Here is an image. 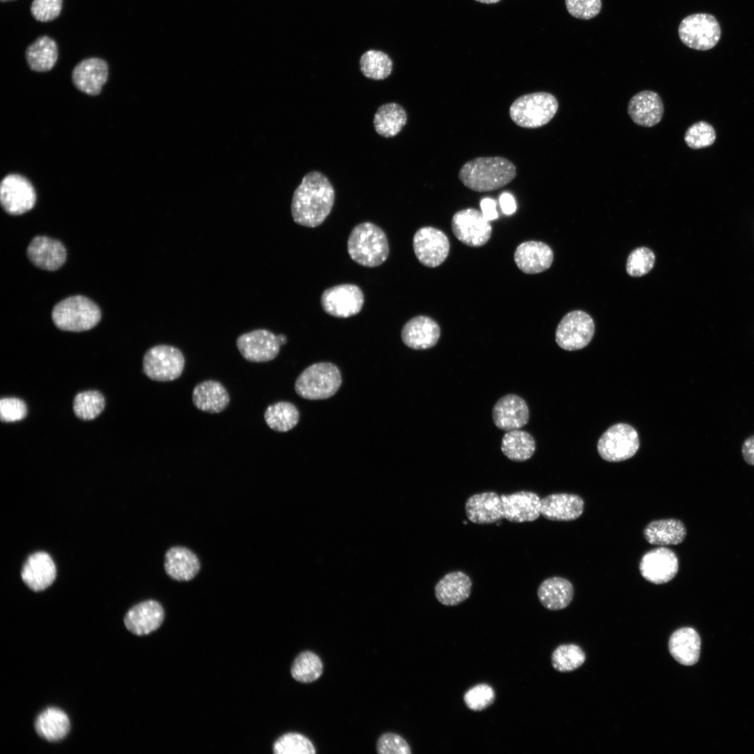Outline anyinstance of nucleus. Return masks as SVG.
I'll return each instance as SVG.
<instances>
[{
	"mask_svg": "<svg viewBox=\"0 0 754 754\" xmlns=\"http://www.w3.org/2000/svg\"><path fill=\"white\" fill-rule=\"evenodd\" d=\"M741 452L746 462L754 466V435L745 440L741 447Z\"/></svg>",
	"mask_w": 754,
	"mask_h": 754,
	"instance_id": "53",
	"label": "nucleus"
},
{
	"mask_svg": "<svg viewBox=\"0 0 754 754\" xmlns=\"http://www.w3.org/2000/svg\"><path fill=\"white\" fill-rule=\"evenodd\" d=\"M452 230L464 244L479 247L491 237L492 228L489 221L476 209L468 208L457 212L452 219Z\"/></svg>",
	"mask_w": 754,
	"mask_h": 754,
	"instance_id": "12",
	"label": "nucleus"
},
{
	"mask_svg": "<svg viewBox=\"0 0 754 754\" xmlns=\"http://www.w3.org/2000/svg\"><path fill=\"white\" fill-rule=\"evenodd\" d=\"M1 1H3V2H6V1H13V0H1Z\"/></svg>",
	"mask_w": 754,
	"mask_h": 754,
	"instance_id": "55",
	"label": "nucleus"
},
{
	"mask_svg": "<svg viewBox=\"0 0 754 754\" xmlns=\"http://www.w3.org/2000/svg\"><path fill=\"white\" fill-rule=\"evenodd\" d=\"M323 670V663L320 658L311 651H304L295 659L291 674L297 681L311 683L321 676Z\"/></svg>",
	"mask_w": 754,
	"mask_h": 754,
	"instance_id": "40",
	"label": "nucleus"
},
{
	"mask_svg": "<svg viewBox=\"0 0 754 754\" xmlns=\"http://www.w3.org/2000/svg\"><path fill=\"white\" fill-rule=\"evenodd\" d=\"M639 568L646 580L655 584H662L671 581L676 576L679 561L671 549L657 547L643 555Z\"/></svg>",
	"mask_w": 754,
	"mask_h": 754,
	"instance_id": "16",
	"label": "nucleus"
},
{
	"mask_svg": "<svg viewBox=\"0 0 754 754\" xmlns=\"http://www.w3.org/2000/svg\"><path fill=\"white\" fill-rule=\"evenodd\" d=\"M27 414L25 403L16 397H4L0 400V418L2 422H13L22 420Z\"/></svg>",
	"mask_w": 754,
	"mask_h": 754,
	"instance_id": "47",
	"label": "nucleus"
},
{
	"mask_svg": "<svg viewBox=\"0 0 754 754\" xmlns=\"http://www.w3.org/2000/svg\"><path fill=\"white\" fill-rule=\"evenodd\" d=\"M27 256L36 267L49 271L61 267L66 258V251L61 242L46 236H36L29 243Z\"/></svg>",
	"mask_w": 754,
	"mask_h": 754,
	"instance_id": "22",
	"label": "nucleus"
},
{
	"mask_svg": "<svg viewBox=\"0 0 754 754\" xmlns=\"http://www.w3.org/2000/svg\"><path fill=\"white\" fill-rule=\"evenodd\" d=\"M559 103L556 97L545 91L522 95L510 105L509 114L517 126L536 128L549 123L556 114Z\"/></svg>",
	"mask_w": 754,
	"mask_h": 754,
	"instance_id": "4",
	"label": "nucleus"
},
{
	"mask_svg": "<svg viewBox=\"0 0 754 754\" xmlns=\"http://www.w3.org/2000/svg\"><path fill=\"white\" fill-rule=\"evenodd\" d=\"M36 200L31 183L18 174L6 175L0 186V201L3 209L12 215H20L31 210Z\"/></svg>",
	"mask_w": 754,
	"mask_h": 754,
	"instance_id": "13",
	"label": "nucleus"
},
{
	"mask_svg": "<svg viewBox=\"0 0 754 754\" xmlns=\"http://www.w3.org/2000/svg\"><path fill=\"white\" fill-rule=\"evenodd\" d=\"M475 1L481 2V3H495L498 2L500 0H475Z\"/></svg>",
	"mask_w": 754,
	"mask_h": 754,
	"instance_id": "54",
	"label": "nucleus"
},
{
	"mask_svg": "<svg viewBox=\"0 0 754 754\" xmlns=\"http://www.w3.org/2000/svg\"><path fill=\"white\" fill-rule=\"evenodd\" d=\"M640 447L635 429L626 423L611 426L600 436L597 449L600 456L609 462L622 461L631 458Z\"/></svg>",
	"mask_w": 754,
	"mask_h": 754,
	"instance_id": "8",
	"label": "nucleus"
},
{
	"mask_svg": "<svg viewBox=\"0 0 754 754\" xmlns=\"http://www.w3.org/2000/svg\"><path fill=\"white\" fill-rule=\"evenodd\" d=\"M300 413L296 406L288 401H279L267 406L264 419L268 427L276 431L285 432L298 423Z\"/></svg>",
	"mask_w": 754,
	"mask_h": 754,
	"instance_id": "38",
	"label": "nucleus"
},
{
	"mask_svg": "<svg viewBox=\"0 0 754 754\" xmlns=\"http://www.w3.org/2000/svg\"><path fill=\"white\" fill-rule=\"evenodd\" d=\"M501 449L509 459L521 462L533 456L535 450V442L528 432L519 429H515L504 434Z\"/></svg>",
	"mask_w": 754,
	"mask_h": 754,
	"instance_id": "37",
	"label": "nucleus"
},
{
	"mask_svg": "<svg viewBox=\"0 0 754 754\" xmlns=\"http://www.w3.org/2000/svg\"><path fill=\"white\" fill-rule=\"evenodd\" d=\"M499 202L503 212L511 215L516 211V203L513 196L508 193H503L499 198Z\"/></svg>",
	"mask_w": 754,
	"mask_h": 754,
	"instance_id": "52",
	"label": "nucleus"
},
{
	"mask_svg": "<svg viewBox=\"0 0 754 754\" xmlns=\"http://www.w3.org/2000/svg\"><path fill=\"white\" fill-rule=\"evenodd\" d=\"M495 425L503 431L519 429L529 420V411L526 401L519 396L509 394L500 398L492 408Z\"/></svg>",
	"mask_w": 754,
	"mask_h": 754,
	"instance_id": "17",
	"label": "nucleus"
},
{
	"mask_svg": "<svg viewBox=\"0 0 754 754\" xmlns=\"http://www.w3.org/2000/svg\"><path fill=\"white\" fill-rule=\"evenodd\" d=\"M595 332L592 318L586 312L575 310L568 313L559 323L555 339L558 346L566 350H577L586 346Z\"/></svg>",
	"mask_w": 754,
	"mask_h": 754,
	"instance_id": "10",
	"label": "nucleus"
},
{
	"mask_svg": "<svg viewBox=\"0 0 754 754\" xmlns=\"http://www.w3.org/2000/svg\"><path fill=\"white\" fill-rule=\"evenodd\" d=\"M467 518L473 523L487 524L504 519L501 496L494 491H485L471 496L465 504Z\"/></svg>",
	"mask_w": 754,
	"mask_h": 754,
	"instance_id": "24",
	"label": "nucleus"
},
{
	"mask_svg": "<svg viewBox=\"0 0 754 754\" xmlns=\"http://www.w3.org/2000/svg\"><path fill=\"white\" fill-rule=\"evenodd\" d=\"M377 751L381 754L411 753V748L404 739L394 733H385L378 739Z\"/></svg>",
	"mask_w": 754,
	"mask_h": 754,
	"instance_id": "50",
	"label": "nucleus"
},
{
	"mask_svg": "<svg viewBox=\"0 0 754 754\" xmlns=\"http://www.w3.org/2000/svg\"><path fill=\"white\" fill-rule=\"evenodd\" d=\"M99 307L89 298L82 295L68 297L53 308L52 320L59 329L82 332L95 327L100 321Z\"/></svg>",
	"mask_w": 754,
	"mask_h": 754,
	"instance_id": "5",
	"label": "nucleus"
},
{
	"mask_svg": "<svg viewBox=\"0 0 754 754\" xmlns=\"http://www.w3.org/2000/svg\"><path fill=\"white\" fill-rule=\"evenodd\" d=\"M573 587L566 579L552 577L545 579L538 589L540 603L549 610L566 607L573 598Z\"/></svg>",
	"mask_w": 754,
	"mask_h": 754,
	"instance_id": "32",
	"label": "nucleus"
},
{
	"mask_svg": "<svg viewBox=\"0 0 754 754\" xmlns=\"http://www.w3.org/2000/svg\"><path fill=\"white\" fill-rule=\"evenodd\" d=\"M347 248L351 259L364 267H377L383 264L389 255L385 233L370 222L361 223L352 230Z\"/></svg>",
	"mask_w": 754,
	"mask_h": 754,
	"instance_id": "3",
	"label": "nucleus"
},
{
	"mask_svg": "<svg viewBox=\"0 0 754 754\" xmlns=\"http://www.w3.org/2000/svg\"><path fill=\"white\" fill-rule=\"evenodd\" d=\"M472 581L461 571L445 575L436 584L435 596L443 605L454 606L466 600L471 594Z\"/></svg>",
	"mask_w": 754,
	"mask_h": 754,
	"instance_id": "28",
	"label": "nucleus"
},
{
	"mask_svg": "<svg viewBox=\"0 0 754 754\" xmlns=\"http://www.w3.org/2000/svg\"><path fill=\"white\" fill-rule=\"evenodd\" d=\"M495 697V692L491 686L480 683L473 686L465 693L464 701L469 709L478 711L491 706Z\"/></svg>",
	"mask_w": 754,
	"mask_h": 754,
	"instance_id": "45",
	"label": "nucleus"
},
{
	"mask_svg": "<svg viewBox=\"0 0 754 754\" xmlns=\"http://www.w3.org/2000/svg\"><path fill=\"white\" fill-rule=\"evenodd\" d=\"M568 13L573 17L581 20H589L596 16L600 11V0H565Z\"/></svg>",
	"mask_w": 754,
	"mask_h": 754,
	"instance_id": "48",
	"label": "nucleus"
},
{
	"mask_svg": "<svg viewBox=\"0 0 754 754\" xmlns=\"http://www.w3.org/2000/svg\"><path fill=\"white\" fill-rule=\"evenodd\" d=\"M323 309L337 318L357 314L364 304V295L356 285L340 284L325 290L320 298Z\"/></svg>",
	"mask_w": 754,
	"mask_h": 754,
	"instance_id": "14",
	"label": "nucleus"
},
{
	"mask_svg": "<svg viewBox=\"0 0 754 754\" xmlns=\"http://www.w3.org/2000/svg\"><path fill=\"white\" fill-rule=\"evenodd\" d=\"M646 540L656 545H670L681 543L686 535L683 523L676 519L654 520L643 531Z\"/></svg>",
	"mask_w": 754,
	"mask_h": 754,
	"instance_id": "33",
	"label": "nucleus"
},
{
	"mask_svg": "<svg viewBox=\"0 0 754 754\" xmlns=\"http://www.w3.org/2000/svg\"><path fill=\"white\" fill-rule=\"evenodd\" d=\"M287 342L283 334L276 335L265 329H259L240 335L236 345L242 356L252 362H265L274 360L280 346Z\"/></svg>",
	"mask_w": 754,
	"mask_h": 754,
	"instance_id": "11",
	"label": "nucleus"
},
{
	"mask_svg": "<svg viewBox=\"0 0 754 754\" xmlns=\"http://www.w3.org/2000/svg\"><path fill=\"white\" fill-rule=\"evenodd\" d=\"M341 385V373L337 366L330 362L313 364L297 377L295 390L302 398L309 400L325 399L333 396Z\"/></svg>",
	"mask_w": 754,
	"mask_h": 754,
	"instance_id": "6",
	"label": "nucleus"
},
{
	"mask_svg": "<svg viewBox=\"0 0 754 754\" xmlns=\"http://www.w3.org/2000/svg\"><path fill=\"white\" fill-rule=\"evenodd\" d=\"M441 336L438 324L427 316H417L403 327L401 339L405 345L415 350H426L434 346Z\"/></svg>",
	"mask_w": 754,
	"mask_h": 754,
	"instance_id": "20",
	"label": "nucleus"
},
{
	"mask_svg": "<svg viewBox=\"0 0 754 754\" xmlns=\"http://www.w3.org/2000/svg\"><path fill=\"white\" fill-rule=\"evenodd\" d=\"M517 176L512 162L502 156L477 157L466 162L458 177L468 188L487 192L501 188Z\"/></svg>",
	"mask_w": 754,
	"mask_h": 754,
	"instance_id": "2",
	"label": "nucleus"
},
{
	"mask_svg": "<svg viewBox=\"0 0 754 754\" xmlns=\"http://www.w3.org/2000/svg\"><path fill=\"white\" fill-rule=\"evenodd\" d=\"M360 68L362 73L369 79L384 80L392 73V61L385 52L370 50L361 56Z\"/></svg>",
	"mask_w": 754,
	"mask_h": 754,
	"instance_id": "39",
	"label": "nucleus"
},
{
	"mask_svg": "<svg viewBox=\"0 0 754 754\" xmlns=\"http://www.w3.org/2000/svg\"><path fill=\"white\" fill-rule=\"evenodd\" d=\"M61 8L62 0H34L31 13L36 20L48 22L59 15Z\"/></svg>",
	"mask_w": 754,
	"mask_h": 754,
	"instance_id": "49",
	"label": "nucleus"
},
{
	"mask_svg": "<svg viewBox=\"0 0 754 754\" xmlns=\"http://www.w3.org/2000/svg\"><path fill=\"white\" fill-rule=\"evenodd\" d=\"M679 36L686 46L697 50L713 48L720 38V27L713 15L696 13L686 17L680 23Z\"/></svg>",
	"mask_w": 754,
	"mask_h": 754,
	"instance_id": "9",
	"label": "nucleus"
},
{
	"mask_svg": "<svg viewBox=\"0 0 754 754\" xmlns=\"http://www.w3.org/2000/svg\"><path fill=\"white\" fill-rule=\"evenodd\" d=\"M501 497L504 519L510 522H533L541 515V499L534 492L520 491Z\"/></svg>",
	"mask_w": 754,
	"mask_h": 754,
	"instance_id": "19",
	"label": "nucleus"
},
{
	"mask_svg": "<svg viewBox=\"0 0 754 754\" xmlns=\"http://www.w3.org/2000/svg\"><path fill=\"white\" fill-rule=\"evenodd\" d=\"M584 510V501L572 494H552L541 499V515L552 521H571Z\"/></svg>",
	"mask_w": 754,
	"mask_h": 754,
	"instance_id": "27",
	"label": "nucleus"
},
{
	"mask_svg": "<svg viewBox=\"0 0 754 754\" xmlns=\"http://www.w3.org/2000/svg\"><path fill=\"white\" fill-rule=\"evenodd\" d=\"M164 567L167 574L177 581L192 579L199 572L200 563L197 556L183 547H174L165 556Z\"/></svg>",
	"mask_w": 754,
	"mask_h": 754,
	"instance_id": "31",
	"label": "nucleus"
},
{
	"mask_svg": "<svg viewBox=\"0 0 754 754\" xmlns=\"http://www.w3.org/2000/svg\"><path fill=\"white\" fill-rule=\"evenodd\" d=\"M716 139L714 128L704 121L697 122L686 131L684 140L687 145L694 149L712 145Z\"/></svg>",
	"mask_w": 754,
	"mask_h": 754,
	"instance_id": "46",
	"label": "nucleus"
},
{
	"mask_svg": "<svg viewBox=\"0 0 754 754\" xmlns=\"http://www.w3.org/2000/svg\"><path fill=\"white\" fill-rule=\"evenodd\" d=\"M407 113L397 103H387L380 106L374 118V128L378 134L385 138L397 135L407 122Z\"/></svg>",
	"mask_w": 754,
	"mask_h": 754,
	"instance_id": "35",
	"label": "nucleus"
},
{
	"mask_svg": "<svg viewBox=\"0 0 754 754\" xmlns=\"http://www.w3.org/2000/svg\"><path fill=\"white\" fill-rule=\"evenodd\" d=\"M108 77V66L101 58L82 60L73 68L72 80L77 89L88 95H98Z\"/></svg>",
	"mask_w": 754,
	"mask_h": 754,
	"instance_id": "18",
	"label": "nucleus"
},
{
	"mask_svg": "<svg viewBox=\"0 0 754 754\" xmlns=\"http://www.w3.org/2000/svg\"><path fill=\"white\" fill-rule=\"evenodd\" d=\"M655 258V254L648 247L641 246L634 249L627 259V273L635 277L645 275L653 267Z\"/></svg>",
	"mask_w": 754,
	"mask_h": 754,
	"instance_id": "44",
	"label": "nucleus"
},
{
	"mask_svg": "<svg viewBox=\"0 0 754 754\" xmlns=\"http://www.w3.org/2000/svg\"><path fill=\"white\" fill-rule=\"evenodd\" d=\"M163 619L164 611L161 604L149 600L131 608L124 617V623L132 633L144 635L158 628Z\"/></svg>",
	"mask_w": 754,
	"mask_h": 754,
	"instance_id": "23",
	"label": "nucleus"
},
{
	"mask_svg": "<svg viewBox=\"0 0 754 754\" xmlns=\"http://www.w3.org/2000/svg\"><path fill=\"white\" fill-rule=\"evenodd\" d=\"M518 268L526 274H538L550 267L554 253L547 244L539 241H526L520 244L514 254Z\"/></svg>",
	"mask_w": 754,
	"mask_h": 754,
	"instance_id": "25",
	"label": "nucleus"
},
{
	"mask_svg": "<svg viewBox=\"0 0 754 754\" xmlns=\"http://www.w3.org/2000/svg\"><path fill=\"white\" fill-rule=\"evenodd\" d=\"M664 107L659 95L653 91L645 90L634 95L628 105V113L637 125L652 127L663 117Z\"/></svg>",
	"mask_w": 754,
	"mask_h": 754,
	"instance_id": "26",
	"label": "nucleus"
},
{
	"mask_svg": "<svg viewBox=\"0 0 754 754\" xmlns=\"http://www.w3.org/2000/svg\"><path fill=\"white\" fill-rule=\"evenodd\" d=\"M334 198V187L325 175L318 171L306 174L293 195L294 221L309 228L320 226L330 214Z\"/></svg>",
	"mask_w": 754,
	"mask_h": 754,
	"instance_id": "1",
	"label": "nucleus"
},
{
	"mask_svg": "<svg viewBox=\"0 0 754 754\" xmlns=\"http://www.w3.org/2000/svg\"><path fill=\"white\" fill-rule=\"evenodd\" d=\"M273 751L276 754H314L315 748L305 736L295 732L286 733L274 744Z\"/></svg>",
	"mask_w": 754,
	"mask_h": 754,
	"instance_id": "43",
	"label": "nucleus"
},
{
	"mask_svg": "<svg viewBox=\"0 0 754 754\" xmlns=\"http://www.w3.org/2000/svg\"><path fill=\"white\" fill-rule=\"evenodd\" d=\"M585 660L584 651L574 644L560 645L552 654V665L561 672L575 670L582 666Z\"/></svg>",
	"mask_w": 754,
	"mask_h": 754,
	"instance_id": "41",
	"label": "nucleus"
},
{
	"mask_svg": "<svg viewBox=\"0 0 754 754\" xmlns=\"http://www.w3.org/2000/svg\"><path fill=\"white\" fill-rule=\"evenodd\" d=\"M185 359L182 351L172 346L158 345L144 355L143 371L150 379L160 382L175 380L182 375Z\"/></svg>",
	"mask_w": 754,
	"mask_h": 754,
	"instance_id": "7",
	"label": "nucleus"
},
{
	"mask_svg": "<svg viewBox=\"0 0 754 754\" xmlns=\"http://www.w3.org/2000/svg\"><path fill=\"white\" fill-rule=\"evenodd\" d=\"M192 400L198 410L209 413H219L228 406L230 397L221 383L207 380L195 385L192 393Z\"/></svg>",
	"mask_w": 754,
	"mask_h": 754,
	"instance_id": "29",
	"label": "nucleus"
},
{
	"mask_svg": "<svg viewBox=\"0 0 754 754\" xmlns=\"http://www.w3.org/2000/svg\"><path fill=\"white\" fill-rule=\"evenodd\" d=\"M701 641L692 628H681L670 637L668 649L671 656L681 665H692L699 659Z\"/></svg>",
	"mask_w": 754,
	"mask_h": 754,
	"instance_id": "30",
	"label": "nucleus"
},
{
	"mask_svg": "<svg viewBox=\"0 0 754 754\" xmlns=\"http://www.w3.org/2000/svg\"><path fill=\"white\" fill-rule=\"evenodd\" d=\"M480 208L483 216L489 221L498 218L496 202L493 199L486 198L481 200Z\"/></svg>",
	"mask_w": 754,
	"mask_h": 754,
	"instance_id": "51",
	"label": "nucleus"
},
{
	"mask_svg": "<svg viewBox=\"0 0 754 754\" xmlns=\"http://www.w3.org/2000/svg\"><path fill=\"white\" fill-rule=\"evenodd\" d=\"M25 55L31 70L48 71L54 67L58 58L57 43L47 36H40L27 48Z\"/></svg>",
	"mask_w": 754,
	"mask_h": 754,
	"instance_id": "36",
	"label": "nucleus"
},
{
	"mask_svg": "<svg viewBox=\"0 0 754 754\" xmlns=\"http://www.w3.org/2000/svg\"><path fill=\"white\" fill-rule=\"evenodd\" d=\"M105 408L103 395L96 390H88L78 393L73 401V411L76 416L84 420L96 418Z\"/></svg>",
	"mask_w": 754,
	"mask_h": 754,
	"instance_id": "42",
	"label": "nucleus"
},
{
	"mask_svg": "<svg viewBox=\"0 0 754 754\" xmlns=\"http://www.w3.org/2000/svg\"><path fill=\"white\" fill-rule=\"evenodd\" d=\"M56 566L51 556L45 552L31 554L21 571L22 581L35 591L50 586L56 578Z\"/></svg>",
	"mask_w": 754,
	"mask_h": 754,
	"instance_id": "21",
	"label": "nucleus"
},
{
	"mask_svg": "<svg viewBox=\"0 0 754 754\" xmlns=\"http://www.w3.org/2000/svg\"><path fill=\"white\" fill-rule=\"evenodd\" d=\"M413 245L417 260L424 266L436 267L447 258L450 242L446 235L438 228L426 226L414 235Z\"/></svg>",
	"mask_w": 754,
	"mask_h": 754,
	"instance_id": "15",
	"label": "nucleus"
},
{
	"mask_svg": "<svg viewBox=\"0 0 754 754\" xmlns=\"http://www.w3.org/2000/svg\"><path fill=\"white\" fill-rule=\"evenodd\" d=\"M35 729L40 737L49 741H59L65 737L69 732V718L61 709L50 707L38 716Z\"/></svg>",
	"mask_w": 754,
	"mask_h": 754,
	"instance_id": "34",
	"label": "nucleus"
}]
</instances>
